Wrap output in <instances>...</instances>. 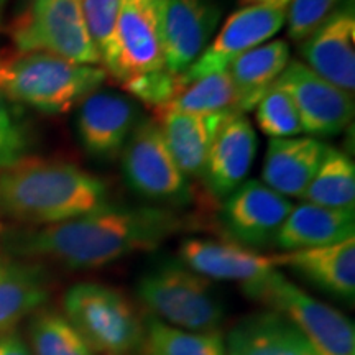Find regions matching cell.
<instances>
[{
  "label": "cell",
  "instance_id": "1",
  "mask_svg": "<svg viewBox=\"0 0 355 355\" xmlns=\"http://www.w3.org/2000/svg\"><path fill=\"white\" fill-rule=\"evenodd\" d=\"M181 227L183 219L165 207L107 206L60 224L13 230L6 248L12 255L51 260L73 270L101 268L155 250Z\"/></svg>",
  "mask_w": 355,
  "mask_h": 355
},
{
  "label": "cell",
  "instance_id": "2",
  "mask_svg": "<svg viewBox=\"0 0 355 355\" xmlns=\"http://www.w3.org/2000/svg\"><path fill=\"white\" fill-rule=\"evenodd\" d=\"M107 206V184L74 163L26 157L0 171V214L13 220L42 227Z\"/></svg>",
  "mask_w": 355,
  "mask_h": 355
},
{
  "label": "cell",
  "instance_id": "3",
  "mask_svg": "<svg viewBox=\"0 0 355 355\" xmlns=\"http://www.w3.org/2000/svg\"><path fill=\"white\" fill-rule=\"evenodd\" d=\"M107 73L42 51H0V96L44 114H64L101 87Z\"/></svg>",
  "mask_w": 355,
  "mask_h": 355
},
{
  "label": "cell",
  "instance_id": "4",
  "mask_svg": "<svg viewBox=\"0 0 355 355\" xmlns=\"http://www.w3.org/2000/svg\"><path fill=\"white\" fill-rule=\"evenodd\" d=\"M137 296L153 318L183 331H217L225 318V303L211 279L181 261H162L145 272Z\"/></svg>",
  "mask_w": 355,
  "mask_h": 355
},
{
  "label": "cell",
  "instance_id": "5",
  "mask_svg": "<svg viewBox=\"0 0 355 355\" xmlns=\"http://www.w3.org/2000/svg\"><path fill=\"white\" fill-rule=\"evenodd\" d=\"M64 316L97 355H132L141 347L144 324L115 288L78 283L64 295Z\"/></svg>",
  "mask_w": 355,
  "mask_h": 355
},
{
  "label": "cell",
  "instance_id": "6",
  "mask_svg": "<svg viewBox=\"0 0 355 355\" xmlns=\"http://www.w3.org/2000/svg\"><path fill=\"white\" fill-rule=\"evenodd\" d=\"M10 38L19 51H42L78 64L101 63L89 37L83 0H30L12 21Z\"/></svg>",
  "mask_w": 355,
  "mask_h": 355
},
{
  "label": "cell",
  "instance_id": "7",
  "mask_svg": "<svg viewBox=\"0 0 355 355\" xmlns=\"http://www.w3.org/2000/svg\"><path fill=\"white\" fill-rule=\"evenodd\" d=\"M247 296L286 318L318 355H355L354 322L340 311L313 298L278 270Z\"/></svg>",
  "mask_w": 355,
  "mask_h": 355
},
{
  "label": "cell",
  "instance_id": "8",
  "mask_svg": "<svg viewBox=\"0 0 355 355\" xmlns=\"http://www.w3.org/2000/svg\"><path fill=\"white\" fill-rule=\"evenodd\" d=\"M122 171L137 194L153 202L181 206L193 189L168 148L157 121L140 119L122 150Z\"/></svg>",
  "mask_w": 355,
  "mask_h": 355
},
{
  "label": "cell",
  "instance_id": "9",
  "mask_svg": "<svg viewBox=\"0 0 355 355\" xmlns=\"http://www.w3.org/2000/svg\"><path fill=\"white\" fill-rule=\"evenodd\" d=\"M101 63L121 84L165 68L158 0H122L112 44Z\"/></svg>",
  "mask_w": 355,
  "mask_h": 355
},
{
  "label": "cell",
  "instance_id": "10",
  "mask_svg": "<svg viewBox=\"0 0 355 355\" xmlns=\"http://www.w3.org/2000/svg\"><path fill=\"white\" fill-rule=\"evenodd\" d=\"M286 24V12L268 6H243L229 17L201 56L180 74L181 84L227 71L243 53L275 37Z\"/></svg>",
  "mask_w": 355,
  "mask_h": 355
},
{
  "label": "cell",
  "instance_id": "11",
  "mask_svg": "<svg viewBox=\"0 0 355 355\" xmlns=\"http://www.w3.org/2000/svg\"><path fill=\"white\" fill-rule=\"evenodd\" d=\"M298 109L303 132L309 137H332L354 121L352 92L334 86L301 61H290L277 79Z\"/></svg>",
  "mask_w": 355,
  "mask_h": 355
},
{
  "label": "cell",
  "instance_id": "12",
  "mask_svg": "<svg viewBox=\"0 0 355 355\" xmlns=\"http://www.w3.org/2000/svg\"><path fill=\"white\" fill-rule=\"evenodd\" d=\"M293 209V202L261 181H243L224 199L220 225L230 242L247 248L275 245L279 227Z\"/></svg>",
  "mask_w": 355,
  "mask_h": 355
},
{
  "label": "cell",
  "instance_id": "13",
  "mask_svg": "<svg viewBox=\"0 0 355 355\" xmlns=\"http://www.w3.org/2000/svg\"><path fill=\"white\" fill-rule=\"evenodd\" d=\"M165 68L183 74L201 56L220 20L214 0H158Z\"/></svg>",
  "mask_w": 355,
  "mask_h": 355
},
{
  "label": "cell",
  "instance_id": "14",
  "mask_svg": "<svg viewBox=\"0 0 355 355\" xmlns=\"http://www.w3.org/2000/svg\"><path fill=\"white\" fill-rule=\"evenodd\" d=\"M139 121V107L130 97L96 89L79 105L76 119L79 141L91 157L109 162L122 153Z\"/></svg>",
  "mask_w": 355,
  "mask_h": 355
},
{
  "label": "cell",
  "instance_id": "15",
  "mask_svg": "<svg viewBox=\"0 0 355 355\" xmlns=\"http://www.w3.org/2000/svg\"><path fill=\"white\" fill-rule=\"evenodd\" d=\"M180 261L207 279L239 283L245 295L278 270L275 255L207 239H186L180 247Z\"/></svg>",
  "mask_w": 355,
  "mask_h": 355
},
{
  "label": "cell",
  "instance_id": "16",
  "mask_svg": "<svg viewBox=\"0 0 355 355\" xmlns=\"http://www.w3.org/2000/svg\"><path fill=\"white\" fill-rule=\"evenodd\" d=\"M306 66L334 86L355 89V7L347 0L301 42Z\"/></svg>",
  "mask_w": 355,
  "mask_h": 355
},
{
  "label": "cell",
  "instance_id": "17",
  "mask_svg": "<svg viewBox=\"0 0 355 355\" xmlns=\"http://www.w3.org/2000/svg\"><path fill=\"white\" fill-rule=\"evenodd\" d=\"M257 145V133L245 114H230L224 119L201 175L212 196L225 199L247 180L255 162Z\"/></svg>",
  "mask_w": 355,
  "mask_h": 355
},
{
  "label": "cell",
  "instance_id": "18",
  "mask_svg": "<svg viewBox=\"0 0 355 355\" xmlns=\"http://www.w3.org/2000/svg\"><path fill=\"white\" fill-rule=\"evenodd\" d=\"M329 145L314 137L272 139L266 146L261 183L283 198H303Z\"/></svg>",
  "mask_w": 355,
  "mask_h": 355
},
{
  "label": "cell",
  "instance_id": "19",
  "mask_svg": "<svg viewBox=\"0 0 355 355\" xmlns=\"http://www.w3.org/2000/svg\"><path fill=\"white\" fill-rule=\"evenodd\" d=\"M275 259L278 266H288L327 295L354 301L355 237L326 247L285 252Z\"/></svg>",
  "mask_w": 355,
  "mask_h": 355
},
{
  "label": "cell",
  "instance_id": "20",
  "mask_svg": "<svg viewBox=\"0 0 355 355\" xmlns=\"http://www.w3.org/2000/svg\"><path fill=\"white\" fill-rule=\"evenodd\" d=\"M224 343L227 355H318L304 336L272 309L243 318Z\"/></svg>",
  "mask_w": 355,
  "mask_h": 355
},
{
  "label": "cell",
  "instance_id": "21",
  "mask_svg": "<svg viewBox=\"0 0 355 355\" xmlns=\"http://www.w3.org/2000/svg\"><path fill=\"white\" fill-rule=\"evenodd\" d=\"M355 209H331L303 202L293 206L279 227L275 245L285 252L326 247L354 237Z\"/></svg>",
  "mask_w": 355,
  "mask_h": 355
},
{
  "label": "cell",
  "instance_id": "22",
  "mask_svg": "<svg viewBox=\"0 0 355 355\" xmlns=\"http://www.w3.org/2000/svg\"><path fill=\"white\" fill-rule=\"evenodd\" d=\"M227 115L230 114L198 115L178 110L157 114L168 148L186 176L201 178L212 140Z\"/></svg>",
  "mask_w": 355,
  "mask_h": 355
},
{
  "label": "cell",
  "instance_id": "23",
  "mask_svg": "<svg viewBox=\"0 0 355 355\" xmlns=\"http://www.w3.org/2000/svg\"><path fill=\"white\" fill-rule=\"evenodd\" d=\"M50 290V278L43 265L0 260V337L42 308Z\"/></svg>",
  "mask_w": 355,
  "mask_h": 355
},
{
  "label": "cell",
  "instance_id": "24",
  "mask_svg": "<svg viewBox=\"0 0 355 355\" xmlns=\"http://www.w3.org/2000/svg\"><path fill=\"white\" fill-rule=\"evenodd\" d=\"M290 63V44L286 40H273L243 53L227 69L235 89L237 110H254L265 92L277 83Z\"/></svg>",
  "mask_w": 355,
  "mask_h": 355
},
{
  "label": "cell",
  "instance_id": "25",
  "mask_svg": "<svg viewBox=\"0 0 355 355\" xmlns=\"http://www.w3.org/2000/svg\"><path fill=\"white\" fill-rule=\"evenodd\" d=\"M301 199L331 209H355V165L352 158L329 145L326 157Z\"/></svg>",
  "mask_w": 355,
  "mask_h": 355
},
{
  "label": "cell",
  "instance_id": "26",
  "mask_svg": "<svg viewBox=\"0 0 355 355\" xmlns=\"http://www.w3.org/2000/svg\"><path fill=\"white\" fill-rule=\"evenodd\" d=\"M145 355H227L220 332H189L148 318L144 324Z\"/></svg>",
  "mask_w": 355,
  "mask_h": 355
},
{
  "label": "cell",
  "instance_id": "27",
  "mask_svg": "<svg viewBox=\"0 0 355 355\" xmlns=\"http://www.w3.org/2000/svg\"><path fill=\"white\" fill-rule=\"evenodd\" d=\"M163 110H178V112L198 115L241 114L237 110L235 89L229 71L209 74L184 84Z\"/></svg>",
  "mask_w": 355,
  "mask_h": 355
},
{
  "label": "cell",
  "instance_id": "28",
  "mask_svg": "<svg viewBox=\"0 0 355 355\" xmlns=\"http://www.w3.org/2000/svg\"><path fill=\"white\" fill-rule=\"evenodd\" d=\"M32 355H97L81 334L56 311H42L30 324Z\"/></svg>",
  "mask_w": 355,
  "mask_h": 355
},
{
  "label": "cell",
  "instance_id": "29",
  "mask_svg": "<svg viewBox=\"0 0 355 355\" xmlns=\"http://www.w3.org/2000/svg\"><path fill=\"white\" fill-rule=\"evenodd\" d=\"M257 123L272 139H290L303 133V123L291 96L278 84H273L257 104Z\"/></svg>",
  "mask_w": 355,
  "mask_h": 355
},
{
  "label": "cell",
  "instance_id": "30",
  "mask_svg": "<svg viewBox=\"0 0 355 355\" xmlns=\"http://www.w3.org/2000/svg\"><path fill=\"white\" fill-rule=\"evenodd\" d=\"M32 130L20 105L0 96V171L26 158Z\"/></svg>",
  "mask_w": 355,
  "mask_h": 355
},
{
  "label": "cell",
  "instance_id": "31",
  "mask_svg": "<svg viewBox=\"0 0 355 355\" xmlns=\"http://www.w3.org/2000/svg\"><path fill=\"white\" fill-rule=\"evenodd\" d=\"M123 87L132 97L145 104L146 107L153 109L155 114L166 107L178 94L183 84L180 76L173 74L166 68L153 71V73L141 74L139 78H133L130 81L123 83Z\"/></svg>",
  "mask_w": 355,
  "mask_h": 355
},
{
  "label": "cell",
  "instance_id": "32",
  "mask_svg": "<svg viewBox=\"0 0 355 355\" xmlns=\"http://www.w3.org/2000/svg\"><path fill=\"white\" fill-rule=\"evenodd\" d=\"M345 2L347 0H291L286 8L288 38L301 43Z\"/></svg>",
  "mask_w": 355,
  "mask_h": 355
},
{
  "label": "cell",
  "instance_id": "33",
  "mask_svg": "<svg viewBox=\"0 0 355 355\" xmlns=\"http://www.w3.org/2000/svg\"><path fill=\"white\" fill-rule=\"evenodd\" d=\"M122 0H83V13L89 37L94 43L101 61L112 44Z\"/></svg>",
  "mask_w": 355,
  "mask_h": 355
},
{
  "label": "cell",
  "instance_id": "34",
  "mask_svg": "<svg viewBox=\"0 0 355 355\" xmlns=\"http://www.w3.org/2000/svg\"><path fill=\"white\" fill-rule=\"evenodd\" d=\"M0 355H32V352L20 336L6 334L0 337Z\"/></svg>",
  "mask_w": 355,
  "mask_h": 355
},
{
  "label": "cell",
  "instance_id": "35",
  "mask_svg": "<svg viewBox=\"0 0 355 355\" xmlns=\"http://www.w3.org/2000/svg\"><path fill=\"white\" fill-rule=\"evenodd\" d=\"M243 6H268L273 8H279V10H285L291 3V0H242Z\"/></svg>",
  "mask_w": 355,
  "mask_h": 355
},
{
  "label": "cell",
  "instance_id": "36",
  "mask_svg": "<svg viewBox=\"0 0 355 355\" xmlns=\"http://www.w3.org/2000/svg\"><path fill=\"white\" fill-rule=\"evenodd\" d=\"M8 2H10V0H0V25H2L3 17H6V10H7Z\"/></svg>",
  "mask_w": 355,
  "mask_h": 355
}]
</instances>
